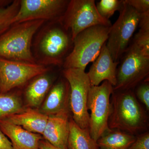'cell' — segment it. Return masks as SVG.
<instances>
[{"label": "cell", "instance_id": "obj_1", "mask_svg": "<svg viewBox=\"0 0 149 149\" xmlns=\"http://www.w3.org/2000/svg\"><path fill=\"white\" fill-rule=\"evenodd\" d=\"M108 120L111 129L134 135L146 127L148 117L132 90L113 91Z\"/></svg>", "mask_w": 149, "mask_h": 149}, {"label": "cell", "instance_id": "obj_2", "mask_svg": "<svg viewBox=\"0 0 149 149\" xmlns=\"http://www.w3.org/2000/svg\"><path fill=\"white\" fill-rule=\"evenodd\" d=\"M44 20L14 24L0 36V57L17 61L37 63L31 51L33 37Z\"/></svg>", "mask_w": 149, "mask_h": 149}, {"label": "cell", "instance_id": "obj_3", "mask_svg": "<svg viewBox=\"0 0 149 149\" xmlns=\"http://www.w3.org/2000/svg\"><path fill=\"white\" fill-rule=\"evenodd\" d=\"M111 27L97 25L85 29L72 41L71 52L63 62L64 69L79 68L85 70L90 63L97 57L107 42Z\"/></svg>", "mask_w": 149, "mask_h": 149}, {"label": "cell", "instance_id": "obj_4", "mask_svg": "<svg viewBox=\"0 0 149 149\" xmlns=\"http://www.w3.org/2000/svg\"><path fill=\"white\" fill-rule=\"evenodd\" d=\"M40 35L35 45L38 63L45 66L63 65L73 45L69 32L58 21L54 22Z\"/></svg>", "mask_w": 149, "mask_h": 149}, {"label": "cell", "instance_id": "obj_5", "mask_svg": "<svg viewBox=\"0 0 149 149\" xmlns=\"http://www.w3.org/2000/svg\"><path fill=\"white\" fill-rule=\"evenodd\" d=\"M59 21L69 32L72 41L78 34L97 25L111 27L109 20L99 14L94 0L69 1L63 15Z\"/></svg>", "mask_w": 149, "mask_h": 149}, {"label": "cell", "instance_id": "obj_6", "mask_svg": "<svg viewBox=\"0 0 149 149\" xmlns=\"http://www.w3.org/2000/svg\"><path fill=\"white\" fill-rule=\"evenodd\" d=\"M113 91L132 90L149 78V57L131 44L120 58Z\"/></svg>", "mask_w": 149, "mask_h": 149}, {"label": "cell", "instance_id": "obj_7", "mask_svg": "<svg viewBox=\"0 0 149 149\" xmlns=\"http://www.w3.org/2000/svg\"><path fill=\"white\" fill-rule=\"evenodd\" d=\"M70 86L69 108L72 119L80 128L89 130L88 94L91 87L87 72L79 68H67L63 71Z\"/></svg>", "mask_w": 149, "mask_h": 149}, {"label": "cell", "instance_id": "obj_8", "mask_svg": "<svg viewBox=\"0 0 149 149\" xmlns=\"http://www.w3.org/2000/svg\"><path fill=\"white\" fill-rule=\"evenodd\" d=\"M113 92L112 85L107 81L90 88L87 104L88 111H90L89 131L96 142L110 129L108 120L111 111L110 97Z\"/></svg>", "mask_w": 149, "mask_h": 149}, {"label": "cell", "instance_id": "obj_9", "mask_svg": "<svg viewBox=\"0 0 149 149\" xmlns=\"http://www.w3.org/2000/svg\"><path fill=\"white\" fill-rule=\"evenodd\" d=\"M119 16L110 29L106 46L114 61L120 58L129 46V42L139 27L141 14L125 3L119 11Z\"/></svg>", "mask_w": 149, "mask_h": 149}, {"label": "cell", "instance_id": "obj_10", "mask_svg": "<svg viewBox=\"0 0 149 149\" xmlns=\"http://www.w3.org/2000/svg\"><path fill=\"white\" fill-rule=\"evenodd\" d=\"M38 63L11 60L0 57V93L9 92L49 71Z\"/></svg>", "mask_w": 149, "mask_h": 149}, {"label": "cell", "instance_id": "obj_11", "mask_svg": "<svg viewBox=\"0 0 149 149\" xmlns=\"http://www.w3.org/2000/svg\"><path fill=\"white\" fill-rule=\"evenodd\" d=\"M69 1L21 0L13 24L42 20L58 21L63 15Z\"/></svg>", "mask_w": 149, "mask_h": 149}, {"label": "cell", "instance_id": "obj_12", "mask_svg": "<svg viewBox=\"0 0 149 149\" xmlns=\"http://www.w3.org/2000/svg\"><path fill=\"white\" fill-rule=\"evenodd\" d=\"M119 61L116 62L104 44L97 57L93 62L87 74L91 86H99L107 81L114 87L116 84V70Z\"/></svg>", "mask_w": 149, "mask_h": 149}, {"label": "cell", "instance_id": "obj_13", "mask_svg": "<svg viewBox=\"0 0 149 149\" xmlns=\"http://www.w3.org/2000/svg\"><path fill=\"white\" fill-rule=\"evenodd\" d=\"M69 112L49 116L42 135L44 140L60 149H68L69 133Z\"/></svg>", "mask_w": 149, "mask_h": 149}, {"label": "cell", "instance_id": "obj_14", "mask_svg": "<svg viewBox=\"0 0 149 149\" xmlns=\"http://www.w3.org/2000/svg\"><path fill=\"white\" fill-rule=\"evenodd\" d=\"M47 95L41 107V112L48 116L69 112L70 86L65 77L53 85Z\"/></svg>", "mask_w": 149, "mask_h": 149}, {"label": "cell", "instance_id": "obj_15", "mask_svg": "<svg viewBox=\"0 0 149 149\" xmlns=\"http://www.w3.org/2000/svg\"><path fill=\"white\" fill-rule=\"evenodd\" d=\"M0 129L10 140L13 149H39L42 135L32 133L6 118L0 120Z\"/></svg>", "mask_w": 149, "mask_h": 149}, {"label": "cell", "instance_id": "obj_16", "mask_svg": "<svg viewBox=\"0 0 149 149\" xmlns=\"http://www.w3.org/2000/svg\"><path fill=\"white\" fill-rule=\"evenodd\" d=\"M49 116L32 108L24 109L19 113L6 118V119L32 133L42 135Z\"/></svg>", "mask_w": 149, "mask_h": 149}, {"label": "cell", "instance_id": "obj_17", "mask_svg": "<svg viewBox=\"0 0 149 149\" xmlns=\"http://www.w3.org/2000/svg\"><path fill=\"white\" fill-rule=\"evenodd\" d=\"M25 90L26 101L32 107H40L50 90L52 78L47 73L35 77Z\"/></svg>", "mask_w": 149, "mask_h": 149}, {"label": "cell", "instance_id": "obj_18", "mask_svg": "<svg viewBox=\"0 0 149 149\" xmlns=\"http://www.w3.org/2000/svg\"><path fill=\"white\" fill-rule=\"evenodd\" d=\"M136 139L130 133L110 129L99 138L97 143L101 149H128Z\"/></svg>", "mask_w": 149, "mask_h": 149}, {"label": "cell", "instance_id": "obj_19", "mask_svg": "<svg viewBox=\"0 0 149 149\" xmlns=\"http://www.w3.org/2000/svg\"><path fill=\"white\" fill-rule=\"evenodd\" d=\"M68 149H99L97 142L91 137L89 129L79 127L70 118Z\"/></svg>", "mask_w": 149, "mask_h": 149}, {"label": "cell", "instance_id": "obj_20", "mask_svg": "<svg viewBox=\"0 0 149 149\" xmlns=\"http://www.w3.org/2000/svg\"><path fill=\"white\" fill-rule=\"evenodd\" d=\"M24 110L21 99L17 95L10 92L0 93V120Z\"/></svg>", "mask_w": 149, "mask_h": 149}, {"label": "cell", "instance_id": "obj_21", "mask_svg": "<svg viewBox=\"0 0 149 149\" xmlns=\"http://www.w3.org/2000/svg\"><path fill=\"white\" fill-rule=\"evenodd\" d=\"M20 2V0H15L8 6L0 8V36L13 25Z\"/></svg>", "mask_w": 149, "mask_h": 149}, {"label": "cell", "instance_id": "obj_22", "mask_svg": "<svg viewBox=\"0 0 149 149\" xmlns=\"http://www.w3.org/2000/svg\"><path fill=\"white\" fill-rule=\"evenodd\" d=\"M123 4L124 1L122 0H101L96 4V6L100 16L109 20L116 11H120Z\"/></svg>", "mask_w": 149, "mask_h": 149}, {"label": "cell", "instance_id": "obj_23", "mask_svg": "<svg viewBox=\"0 0 149 149\" xmlns=\"http://www.w3.org/2000/svg\"><path fill=\"white\" fill-rule=\"evenodd\" d=\"M144 56L149 57V30L140 29L132 43Z\"/></svg>", "mask_w": 149, "mask_h": 149}, {"label": "cell", "instance_id": "obj_24", "mask_svg": "<svg viewBox=\"0 0 149 149\" xmlns=\"http://www.w3.org/2000/svg\"><path fill=\"white\" fill-rule=\"evenodd\" d=\"M136 94L138 99L145 105L147 111L149 110V78L146 79L137 86Z\"/></svg>", "mask_w": 149, "mask_h": 149}, {"label": "cell", "instance_id": "obj_25", "mask_svg": "<svg viewBox=\"0 0 149 149\" xmlns=\"http://www.w3.org/2000/svg\"><path fill=\"white\" fill-rule=\"evenodd\" d=\"M124 1L140 14L149 11V0H124Z\"/></svg>", "mask_w": 149, "mask_h": 149}, {"label": "cell", "instance_id": "obj_26", "mask_svg": "<svg viewBox=\"0 0 149 149\" xmlns=\"http://www.w3.org/2000/svg\"><path fill=\"white\" fill-rule=\"evenodd\" d=\"M128 149H149L148 132H146L138 136Z\"/></svg>", "mask_w": 149, "mask_h": 149}, {"label": "cell", "instance_id": "obj_27", "mask_svg": "<svg viewBox=\"0 0 149 149\" xmlns=\"http://www.w3.org/2000/svg\"><path fill=\"white\" fill-rule=\"evenodd\" d=\"M0 149H13L9 139L0 129Z\"/></svg>", "mask_w": 149, "mask_h": 149}, {"label": "cell", "instance_id": "obj_28", "mask_svg": "<svg viewBox=\"0 0 149 149\" xmlns=\"http://www.w3.org/2000/svg\"><path fill=\"white\" fill-rule=\"evenodd\" d=\"M139 26L140 29L149 30V11L141 14Z\"/></svg>", "mask_w": 149, "mask_h": 149}, {"label": "cell", "instance_id": "obj_29", "mask_svg": "<svg viewBox=\"0 0 149 149\" xmlns=\"http://www.w3.org/2000/svg\"><path fill=\"white\" fill-rule=\"evenodd\" d=\"M39 149H60L54 146L49 142L44 139H42L39 143Z\"/></svg>", "mask_w": 149, "mask_h": 149}, {"label": "cell", "instance_id": "obj_30", "mask_svg": "<svg viewBox=\"0 0 149 149\" xmlns=\"http://www.w3.org/2000/svg\"><path fill=\"white\" fill-rule=\"evenodd\" d=\"M99 149H100V148H99Z\"/></svg>", "mask_w": 149, "mask_h": 149}]
</instances>
